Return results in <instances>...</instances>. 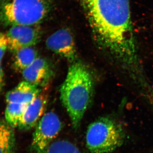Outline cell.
<instances>
[{
    "instance_id": "obj_8",
    "label": "cell",
    "mask_w": 153,
    "mask_h": 153,
    "mask_svg": "<svg viewBox=\"0 0 153 153\" xmlns=\"http://www.w3.org/2000/svg\"><path fill=\"white\" fill-rule=\"evenodd\" d=\"M47 91L41 92L34 100L28 104L19 127L21 129L29 130L37 125L44 115L48 102Z\"/></svg>"
},
{
    "instance_id": "obj_3",
    "label": "cell",
    "mask_w": 153,
    "mask_h": 153,
    "mask_svg": "<svg viewBox=\"0 0 153 153\" xmlns=\"http://www.w3.org/2000/svg\"><path fill=\"white\" fill-rule=\"evenodd\" d=\"M51 6L50 0H0V24L38 25L47 16Z\"/></svg>"
},
{
    "instance_id": "obj_11",
    "label": "cell",
    "mask_w": 153,
    "mask_h": 153,
    "mask_svg": "<svg viewBox=\"0 0 153 153\" xmlns=\"http://www.w3.org/2000/svg\"><path fill=\"white\" fill-rule=\"evenodd\" d=\"M15 53L13 68L19 72H22L38 57V52L33 47L20 49Z\"/></svg>"
},
{
    "instance_id": "obj_7",
    "label": "cell",
    "mask_w": 153,
    "mask_h": 153,
    "mask_svg": "<svg viewBox=\"0 0 153 153\" xmlns=\"http://www.w3.org/2000/svg\"><path fill=\"white\" fill-rule=\"evenodd\" d=\"M46 46L48 49L70 61H74L76 57V51L74 38L68 29L57 30L47 38Z\"/></svg>"
},
{
    "instance_id": "obj_15",
    "label": "cell",
    "mask_w": 153,
    "mask_h": 153,
    "mask_svg": "<svg viewBox=\"0 0 153 153\" xmlns=\"http://www.w3.org/2000/svg\"><path fill=\"white\" fill-rule=\"evenodd\" d=\"M7 49H8V42L6 34L0 33V66Z\"/></svg>"
},
{
    "instance_id": "obj_12",
    "label": "cell",
    "mask_w": 153,
    "mask_h": 153,
    "mask_svg": "<svg viewBox=\"0 0 153 153\" xmlns=\"http://www.w3.org/2000/svg\"><path fill=\"white\" fill-rule=\"evenodd\" d=\"M28 104L10 102L6 107L5 117L8 124L13 127H19Z\"/></svg>"
},
{
    "instance_id": "obj_14",
    "label": "cell",
    "mask_w": 153,
    "mask_h": 153,
    "mask_svg": "<svg viewBox=\"0 0 153 153\" xmlns=\"http://www.w3.org/2000/svg\"><path fill=\"white\" fill-rule=\"evenodd\" d=\"M45 153H81L79 149L72 143L66 140L53 142Z\"/></svg>"
},
{
    "instance_id": "obj_9",
    "label": "cell",
    "mask_w": 153,
    "mask_h": 153,
    "mask_svg": "<svg viewBox=\"0 0 153 153\" xmlns=\"http://www.w3.org/2000/svg\"><path fill=\"white\" fill-rule=\"evenodd\" d=\"M25 81L39 87H45L52 77V71L49 63L38 57L22 72Z\"/></svg>"
},
{
    "instance_id": "obj_5",
    "label": "cell",
    "mask_w": 153,
    "mask_h": 153,
    "mask_svg": "<svg viewBox=\"0 0 153 153\" xmlns=\"http://www.w3.org/2000/svg\"><path fill=\"white\" fill-rule=\"evenodd\" d=\"M59 117L53 111L46 113L37 124L33 134L32 146L37 153H45L62 129Z\"/></svg>"
},
{
    "instance_id": "obj_2",
    "label": "cell",
    "mask_w": 153,
    "mask_h": 153,
    "mask_svg": "<svg viewBox=\"0 0 153 153\" xmlns=\"http://www.w3.org/2000/svg\"><path fill=\"white\" fill-rule=\"evenodd\" d=\"M94 90L92 75L85 65L74 62L68 68L60 89V99L74 128L79 126L90 103Z\"/></svg>"
},
{
    "instance_id": "obj_1",
    "label": "cell",
    "mask_w": 153,
    "mask_h": 153,
    "mask_svg": "<svg viewBox=\"0 0 153 153\" xmlns=\"http://www.w3.org/2000/svg\"><path fill=\"white\" fill-rule=\"evenodd\" d=\"M97 44L127 71L141 66L129 0H79Z\"/></svg>"
},
{
    "instance_id": "obj_6",
    "label": "cell",
    "mask_w": 153,
    "mask_h": 153,
    "mask_svg": "<svg viewBox=\"0 0 153 153\" xmlns=\"http://www.w3.org/2000/svg\"><path fill=\"white\" fill-rule=\"evenodd\" d=\"M5 34L8 49L14 53L20 49L33 47L41 38V29L38 25L13 26Z\"/></svg>"
},
{
    "instance_id": "obj_10",
    "label": "cell",
    "mask_w": 153,
    "mask_h": 153,
    "mask_svg": "<svg viewBox=\"0 0 153 153\" xmlns=\"http://www.w3.org/2000/svg\"><path fill=\"white\" fill-rule=\"evenodd\" d=\"M40 87L26 81L19 83L6 95L7 103L10 102L28 104L41 92Z\"/></svg>"
},
{
    "instance_id": "obj_16",
    "label": "cell",
    "mask_w": 153,
    "mask_h": 153,
    "mask_svg": "<svg viewBox=\"0 0 153 153\" xmlns=\"http://www.w3.org/2000/svg\"><path fill=\"white\" fill-rule=\"evenodd\" d=\"M4 85V75L1 66H0V93L1 92Z\"/></svg>"
},
{
    "instance_id": "obj_4",
    "label": "cell",
    "mask_w": 153,
    "mask_h": 153,
    "mask_svg": "<svg viewBox=\"0 0 153 153\" xmlns=\"http://www.w3.org/2000/svg\"><path fill=\"white\" fill-rule=\"evenodd\" d=\"M125 133L120 124L111 118L102 117L90 124L86 134V145L91 153H109L120 147Z\"/></svg>"
},
{
    "instance_id": "obj_13",
    "label": "cell",
    "mask_w": 153,
    "mask_h": 153,
    "mask_svg": "<svg viewBox=\"0 0 153 153\" xmlns=\"http://www.w3.org/2000/svg\"><path fill=\"white\" fill-rule=\"evenodd\" d=\"M13 132L10 127L0 123V153H13Z\"/></svg>"
}]
</instances>
